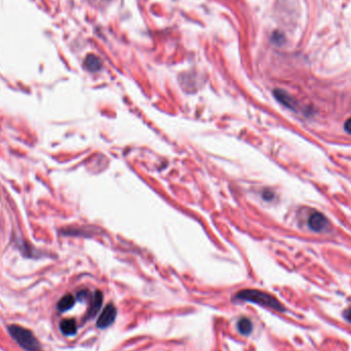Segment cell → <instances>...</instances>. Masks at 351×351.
Wrapping results in <instances>:
<instances>
[{
  "mask_svg": "<svg viewBox=\"0 0 351 351\" xmlns=\"http://www.w3.org/2000/svg\"><path fill=\"white\" fill-rule=\"evenodd\" d=\"M60 330L65 336H72L76 333L77 331V326L76 322L72 318H67L63 320L60 323Z\"/></svg>",
  "mask_w": 351,
  "mask_h": 351,
  "instance_id": "obj_6",
  "label": "cell"
},
{
  "mask_svg": "<svg viewBox=\"0 0 351 351\" xmlns=\"http://www.w3.org/2000/svg\"><path fill=\"white\" fill-rule=\"evenodd\" d=\"M237 329L240 334L243 336H247L253 331V323L247 317H241L237 322Z\"/></svg>",
  "mask_w": 351,
  "mask_h": 351,
  "instance_id": "obj_9",
  "label": "cell"
},
{
  "mask_svg": "<svg viewBox=\"0 0 351 351\" xmlns=\"http://www.w3.org/2000/svg\"><path fill=\"white\" fill-rule=\"evenodd\" d=\"M343 316L344 318L348 322V323H351V307H349L348 309H346L343 313Z\"/></svg>",
  "mask_w": 351,
  "mask_h": 351,
  "instance_id": "obj_11",
  "label": "cell"
},
{
  "mask_svg": "<svg viewBox=\"0 0 351 351\" xmlns=\"http://www.w3.org/2000/svg\"><path fill=\"white\" fill-rule=\"evenodd\" d=\"M308 225L313 231H322L327 225V219L321 213H313L308 219Z\"/></svg>",
  "mask_w": 351,
  "mask_h": 351,
  "instance_id": "obj_4",
  "label": "cell"
},
{
  "mask_svg": "<svg viewBox=\"0 0 351 351\" xmlns=\"http://www.w3.org/2000/svg\"><path fill=\"white\" fill-rule=\"evenodd\" d=\"M9 332L12 338L27 351H40V344L33 333L18 325L9 327Z\"/></svg>",
  "mask_w": 351,
  "mask_h": 351,
  "instance_id": "obj_2",
  "label": "cell"
},
{
  "mask_svg": "<svg viewBox=\"0 0 351 351\" xmlns=\"http://www.w3.org/2000/svg\"><path fill=\"white\" fill-rule=\"evenodd\" d=\"M74 302H75L74 297L71 294H67L59 301L58 310L60 312H65V311H67L73 307Z\"/></svg>",
  "mask_w": 351,
  "mask_h": 351,
  "instance_id": "obj_8",
  "label": "cell"
},
{
  "mask_svg": "<svg viewBox=\"0 0 351 351\" xmlns=\"http://www.w3.org/2000/svg\"><path fill=\"white\" fill-rule=\"evenodd\" d=\"M345 130H346V132L347 133H349V134H351V118H349L346 122H345Z\"/></svg>",
  "mask_w": 351,
  "mask_h": 351,
  "instance_id": "obj_12",
  "label": "cell"
},
{
  "mask_svg": "<svg viewBox=\"0 0 351 351\" xmlns=\"http://www.w3.org/2000/svg\"><path fill=\"white\" fill-rule=\"evenodd\" d=\"M117 314V310L116 307L113 304H108L100 314L98 322H97V326L100 329H105L107 327H109L110 325L113 324V322L115 321Z\"/></svg>",
  "mask_w": 351,
  "mask_h": 351,
  "instance_id": "obj_3",
  "label": "cell"
},
{
  "mask_svg": "<svg viewBox=\"0 0 351 351\" xmlns=\"http://www.w3.org/2000/svg\"><path fill=\"white\" fill-rule=\"evenodd\" d=\"M84 66L88 71L95 72V71H99L100 69H101L102 63H101V60H100L98 57L89 55L88 57H86V59L84 61Z\"/></svg>",
  "mask_w": 351,
  "mask_h": 351,
  "instance_id": "obj_10",
  "label": "cell"
},
{
  "mask_svg": "<svg viewBox=\"0 0 351 351\" xmlns=\"http://www.w3.org/2000/svg\"><path fill=\"white\" fill-rule=\"evenodd\" d=\"M274 95H275V98L278 100V101H279L281 104H283L284 106H286V107H289V108H294L295 102H294L293 98H292L288 92H285L284 90L275 89V90H274Z\"/></svg>",
  "mask_w": 351,
  "mask_h": 351,
  "instance_id": "obj_7",
  "label": "cell"
},
{
  "mask_svg": "<svg viewBox=\"0 0 351 351\" xmlns=\"http://www.w3.org/2000/svg\"><path fill=\"white\" fill-rule=\"evenodd\" d=\"M236 300L240 301H246V302H252L255 304H258L263 307L271 308L276 311L282 312L284 310L283 305L279 302V301L273 297L272 295L259 291V290H253V289H246L239 291L235 297Z\"/></svg>",
  "mask_w": 351,
  "mask_h": 351,
  "instance_id": "obj_1",
  "label": "cell"
},
{
  "mask_svg": "<svg viewBox=\"0 0 351 351\" xmlns=\"http://www.w3.org/2000/svg\"><path fill=\"white\" fill-rule=\"evenodd\" d=\"M102 304H103V294L100 291H97L92 297L91 306L89 308L88 316L90 317V316L95 315L98 313V311H100V309H101Z\"/></svg>",
  "mask_w": 351,
  "mask_h": 351,
  "instance_id": "obj_5",
  "label": "cell"
}]
</instances>
